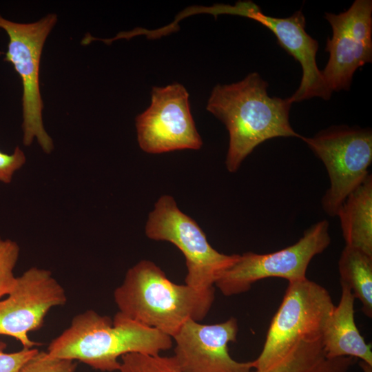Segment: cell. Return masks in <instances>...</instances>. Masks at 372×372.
Here are the masks:
<instances>
[{"label":"cell","mask_w":372,"mask_h":372,"mask_svg":"<svg viewBox=\"0 0 372 372\" xmlns=\"http://www.w3.org/2000/svg\"><path fill=\"white\" fill-rule=\"evenodd\" d=\"M268 83L257 72L231 84L216 85L207 110L221 121L229 132L227 169L236 172L262 143L276 137L302 136L289 123V98L270 96Z\"/></svg>","instance_id":"obj_1"},{"label":"cell","mask_w":372,"mask_h":372,"mask_svg":"<svg viewBox=\"0 0 372 372\" xmlns=\"http://www.w3.org/2000/svg\"><path fill=\"white\" fill-rule=\"evenodd\" d=\"M76 368L74 360L51 358L46 352L39 351L19 372H75Z\"/></svg>","instance_id":"obj_19"},{"label":"cell","mask_w":372,"mask_h":372,"mask_svg":"<svg viewBox=\"0 0 372 372\" xmlns=\"http://www.w3.org/2000/svg\"><path fill=\"white\" fill-rule=\"evenodd\" d=\"M212 9L214 14L240 15L260 23L271 31L278 44L300 63L302 75L300 86L289 97L292 103L313 97L330 99L332 92L316 63L318 42L307 33L302 10L287 18L273 17L264 14L258 5L250 1H238L234 6L216 5Z\"/></svg>","instance_id":"obj_12"},{"label":"cell","mask_w":372,"mask_h":372,"mask_svg":"<svg viewBox=\"0 0 372 372\" xmlns=\"http://www.w3.org/2000/svg\"><path fill=\"white\" fill-rule=\"evenodd\" d=\"M140 148L149 154L198 149L203 141L191 114L189 94L181 84L153 87L149 107L136 118Z\"/></svg>","instance_id":"obj_9"},{"label":"cell","mask_w":372,"mask_h":372,"mask_svg":"<svg viewBox=\"0 0 372 372\" xmlns=\"http://www.w3.org/2000/svg\"><path fill=\"white\" fill-rule=\"evenodd\" d=\"M66 302L65 290L50 271L29 268L17 277L7 298L0 300V335L15 338L23 348H35L41 344L32 340L28 333L43 326L52 308Z\"/></svg>","instance_id":"obj_10"},{"label":"cell","mask_w":372,"mask_h":372,"mask_svg":"<svg viewBox=\"0 0 372 372\" xmlns=\"http://www.w3.org/2000/svg\"><path fill=\"white\" fill-rule=\"evenodd\" d=\"M25 162V155L19 147H16L11 154L0 151V182L10 183L14 173L20 169Z\"/></svg>","instance_id":"obj_21"},{"label":"cell","mask_w":372,"mask_h":372,"mask_svg":"<svg viewBox=\"0 0 372 372\" xmlns=\"http://www.w3.org/2000/svg\"><path fill=\"white\" fill-rule=\"evenodd\" d=\"M330 243L329 222L320 220L306 229L295 244L282 249L265 254L251 251L238 254L215 285L229 296L246 292L254 283L267 278H281L289 282L304 279L311 260Z\"/></svg>","instance_id":"obj_8"},{"label":"cell","mask_w":372,"mask_h":372,"mask_svg":"<svg viewBox=\"0 0 372 372\" xmlns=\"http://www.w3.org/2000/svg\"><path fill=\"white\" fill-rule=\"evenodd\" d=\"M341 285V297L327 318L322 333V343L327 357L360 358L372 366L371 344L366 343L354 318V301L351 289Z\"/></svg>","instance_id":"obj_14"},{"label":"cell","mask_w":372,"mask_h":372,"mask_svg":"<svg viewBox=\"0 0 372 372\" xmlns=\"http://www.w3.org/2000/svg\"><path fill=\"white\" fill-rule=\"evenodd\" d=\"M237 320L203 324L188 320L172 337L175 362L181 372H253V361L234 360L228 344L236 341Z\"/></svg>","instance_id":"obj_13"},{"label":"cell","mask_w":372,"mask_h":372,"mask_svg":"<svg viewBox=\"0 0 372 372\" xmlns=\"http://www.w3.org/2000/svg\"><path fill=\"white\" fill-rule=\"evenodd\" d=\"M172 338L117 312L112 320L94 310L76 315L68 328L50 343L47 354L80 361L96 370L118 371V358L130 353L158 355L172 347Z\"/></svg>","instance_id":"obj_2"},{"label":"cell","mask_w":372,"mask_h":372,"mask_svg":"<svg viewBox=\"0 0 372 372\" xmlns=\"http://www.w3.org/2000/svg\"><path fill=\"white\" fill-rule=\"evenodd\" d=\"M118 372H181L172 357L130 353L121 357ZM253 372H298L289 364L278 362L264 370Z\"/></svg>","instance_id":"obj_17"},{"label":"cell","mask_w":372,"mask_h":372,"mask_svg":"<svg viewBox=\"0 0 372 372\" xmlns=\"http://www.w3.org/2000/svg\"><path fill=\"white\" fill-rule=\"evenodd\" d=\"M145 231L149 238L167 241L178 248L187 269L185 284L198 290L214 287L221 273L238 256L222 254L212 247L198 224L180 211L169 195L161 196L155 203Z\"/></svg>","instance_id":"obj_5"},{"label":"cell","mask_w":372,"mask_h":372,"mask_svg":"<svg viewBox=\"0 0 372 372\" xmlns=\"http://www.w3.org/2000/svg\"><path fill=\"white\" fill-rule=\"evenodd\" d=\"M6 344L0 342V372H19L22 366L39 353L37 348L26 349L6 353Z\"/></svg>","instance_id":"obj_20"},{"label":"cell","mask_w":372,"mask_h":372,"mask_svg":"<svg viewBox=\"0 0 372 372\" xmlns=\"http://www.w3.org/2000/svg\"><path fill=\"white\" fill-rule=\"evenodd\" d=\"M118 312L173 337L188 320L200 321L214 300V288L198 290L169 280L154 262L142 260L114 291Z\"/></svg>","instance_id":"obj_3"},{"label":"cell","mask_w":372,"mask_h":372,"mask_svg":"<svg viewBox=\"0 0 372 372\" xmlns=\"http://www.w3.org/2000/svg\"><path fill=\"white\" fill-rule=\"evenodd\" d=\"M19 254L20 247L17 242L0 237V298L7 296L15 285L14 269Z\"/></svg>","instance_id":"obj_18"},{"label":"cell","mask_w":372,"mask_h":372,"mask_svg":"<svg viewBox=\"0 0 372 372\" xmlns=\"http://www.w3.org/2000/svg\"><path fill=\"white\" fill-rule=\"evenodd\" d=\"M333 35L325 51L329 61L322 72L333 92L349 90L357 69L372 61V1L355 0L340 14L325 13Z\"/></svg>","instance_id":"obj_11"},{"label":"cell","mask_w":372,"mask_h":372,"mask_svg":"<svg viewBox=\"0 0 372 372\" xmlns=\"http://www.w3.org/2000/svg\"><path fill=\"white\" fill-rule=\"evenodd\" d=\"M56 21V14H49L34 23H19L0 14V28L9 37L5 61L13 65L23 83V143L29 146L36 138L46 154L53 150L54 143L43 127L39 65L44 43Z\"/></svg>","instance_id":"obj_7"},{"label":"cell","mask_w":372,"mask_h":372,"mask_svg":"<svg viewBox=\"0 0 372 372\" xmlns=\"http://www.w3.org/2000/svg\"><path fill=\"white\" fill-rule=\"evenodd\" d=\"M340 282L346 284L355 298L362 304V311L372 317V256L356 248L344 247L338 261Z\"/></svg>","instance_id":"obj_16"},{"label":"cell","mask_w":372,"mask_h":372,"mask_svg":"<svg viewBox=\"0 0 372 372\" xmlns=\"http://www.w3.org/2000/svg\"><path fill=\"white\" fill-rule=\"evenodd\" d=\"M346 245L372 256V176L346 198L338 210Z\"/></svg>","instance_id":"obj_15"},{"label":"cell","mask_w":372,"mask_h":372,"mask_svg":"<svg viewBox=\"0 0 372 372\" xmlns=\"http://www.w3.org/2000/svg\"><path fill=\"white\" fill-rule=\"evenodd\" d=\"M334 307L329 292L322 285L307 278L289 282L262 350L253 360L254 369L271 366L301 340L320 338Z\"/></svg>","instance_id":"obj_4"},{"label":"cell","mask_w":372,"mask_h":372,"mask_svg":"<svg viewBox=\"0 0 372 372\" xmlns=\"http://www.w3.org/2000/svg\"><path fill=\"white\" fill-rule=\"evenodd\" d=\"M301 139L326 167L330 185L321 204L327 214L335 216L348 195L369 174L372 131L359 127L332 126Z\"/></svg>","instance_id":"obj_6"}]
</instances>
